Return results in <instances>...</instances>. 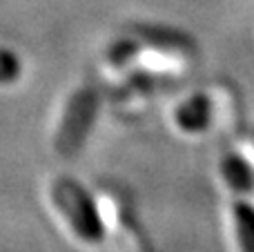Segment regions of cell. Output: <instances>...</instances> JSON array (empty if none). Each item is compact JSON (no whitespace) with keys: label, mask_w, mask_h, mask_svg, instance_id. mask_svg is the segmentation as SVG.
I'll list each match as a JSON object with an SVG mask.
<instances>
[{"label":"cell","mask_w":254,"mask_h":252,"mask_svg":"<svg viewBox=\"0 0 254 252\" xmlns=\"http://www.w3.org/2000/svg\"><path fill=\"white\" fill-rule=\"evenodd\" d=\"M54 194H56L61 208L67 212V217L71 219V223L76 226V230L85 239H98L101 237V226H98V219L94 214V208L78 186L69 181H58Z\"/></svg>","instance_id":"1"},{"label":"cell","mask_w":254,"mask_h":252,"mask_svg":"<svg viewBox=\"0 0 254 252\" xmlns=\"http://www.w3.org/2000/svg\"><path fill=\"white\" fill-rule=\"evenodd\" d=\"M18 74V61L9 52H0V80L7 83Z\"/></svg>","instance_id":"3"},{"label":"cell","mask_w":254,"mask_h":252,"mask_svg":"<svg viewBox=\"0 0 254 252\" xmlns=\"http://www.w3.org/2000/svg\"><path fill=\"white\" fill-rule=\"evenodd\" d=\"M94 105H96V101H94L92 92H80L69 103V112H67L61 134H58V150L63 154H71L78 150L80 141L89 127V121H92Z\"/></svg>","instance_id":"2"}]
</instances>
